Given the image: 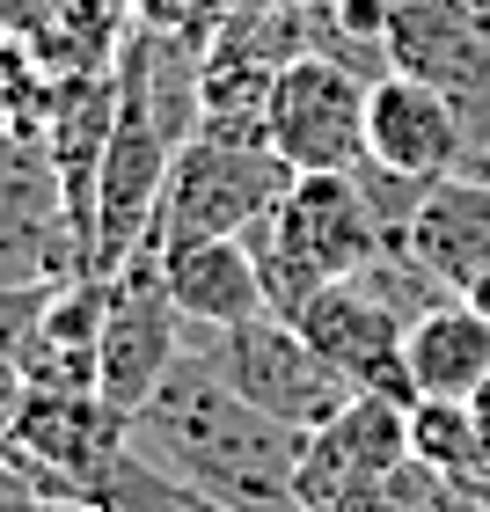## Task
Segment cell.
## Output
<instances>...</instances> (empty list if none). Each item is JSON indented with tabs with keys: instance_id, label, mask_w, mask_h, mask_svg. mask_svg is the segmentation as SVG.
<instances>
[{
	"instance_id": "obj_14",
	"label": "cell",
	"mask_w": 490,
	"mask_h": 512,
	"mask_svg": "<svg viewBox=\"0 0 490 512\" xmlns=\"http://www.w3.org/2000/svg\"><path fill=\"white\" fill-rule=\"evenodd\" d=\"M410 454L439 476H469L483 454V432H476V410L469 403H447V395H417L410 403Z\"/></svg>"
},
{
	"instance_id": "obj_4",
	"label": "cell",
	"mask_w": 490,
	"mask_h": 512,
	"mask_svg": "<svg viewBox=\"0 0 490 512\" xmlns=\"http://www.w3.org/2000/svg\"><path fill=\"white\" fill-rule=\"evenodd\" d=\"M191 352L213 359L227 374V388L249 395L264 417H278V425H293V432L330 425V417L359 395L308 337H300L293 315H256V322H235V330H198Z\"/></svg>"
},
{
	"instance_id": "obj_5",
	"label": "cell",
	"mask_w": 490,
	"mask_h": 512,
	"mask_svg": "<svg viewBox=\"0 0 490 512\" xmlns=\"http://www.w3.org/2000/svg\"><path fill=\"white\" fill-rule=\"evenodd\" d=\"M366 96L373 81L330 52H300L278 66L264 96V139L293 176H330L366 161Z\"/></svg>"
},
{
	"instance_id": "obj_1",
	"label": "cell",
	"mask_w": 490,
	"mask_h": 512,
	"mask_svg": "<svg viewBox=\"0 0 490 512\" xmlns=\"http://www.w3.org/2000/svg\"><path fill=\"white\" fill-rule=\"evenodd\" d=\"M125 439L227 512H300L293 505V469H300L308 432L264 417L198 352H183L161 374V388L125 417Z\"/></svg>"
},
{
	"instance_id": "obj_3",
	"label": "cell",
	"mask_w": 490,
	"mask_h": 512,
	"mask_svg": "<svg viewBox=\"0 0 490 512\" xmlns=\"http://www.w3.org/2000/svg\"><path fill=\"white\" fill-rule=\"evenodd\" d=\"M249 256L264 271V293L278 315H293L315 286H337V278H359L373 256H381V227H373L359 176L330 169V176H293V191L278 198L271 220L249 227Z\"/></svg>"
},
{
	"instance_id": "obj_7",
	"label": "cell",
	"mask_w": 490,
	"mask_h": 512,
	"mask_svg": "<svg viewBox=\"0 0 490 512\" xmlns=\"http://www.w3.org/2000/svg\"><path fill=\"white\" fill-rule=\"evenodd\" d=\"M88 271L44 132H0V286H52Z\"/></svg>"
},
{
	"instance_id": "obj_17",
	"label": "cell",
	"mask_w": 490,
	"mask_h": 512,
	"mask_svg": "<svg viewBox=\"0 0 490 512\" xmlns=\"http://www.w3.org/2000/svg\"><path fill=\"white\" fill-rule=\"evenodd\" d=\"M15 403H22V374H8V366H0V432H8Z\"/></svg>"
},
{
	"instance_id": "obj_12",
	"label": "cell",
	"mask_w": 490,
	"mask_h": 512,
	"mask_svg": "<svg viewBox=\"0 0 490 512\" xmlns=\"http://www.w3.org/2000/svg\"><path fill=\"white\" fill-rule=\"evenodd\" d=\"M403 249L447 293H476L490 278V176H469V169L439 176L425 191V205H417Z\"/></svg>"
},
{
	"instance_id": "obj_18",
	"label": "cell",
	"mask_w": 490,
	"mask_h": 512,
	"mask_svg": "<svg viewBox=\"0 0 490 512\" xmlns=\"http://www.w3.org/2000/svg\"><path fill=\"white\" fill-rule=\"evenodd\" d=\"M469 410H476V432H483V454H490V381L469 395Z\"/></svg>"
},
{
	"instance_id": "obj_19",
	"label": "cell",
	"mask_w": 490,
	"mask_h": 512,
	"mask_svg": "<svg viewBox=\"0 0 490 512\" xmlns=\"http://www.w3.org/2000/svg\"><path fill=\"white\" fill-rule=\"evenodd\" d=\"M469 300H476V308H483V315H490V278H483V286H476V293H469Z\"/></svg>"
},
{
	"instance_id": "obj_15",
	"label": "cell",
	"mask_w": 490,
	"mask_h": 512,
	"mask_svg": "<svg viewBox=\"0 0 490 512\" xmlns=\"http://www.w3.org/2000/svg\"><path fill=\"white\" fill-rule=\"evenodd\" d=\"M52 66H44L30 44H22L15 30H0V132H15V125H44V103H52Z\"/></svg>"
},
{
	"instance_id": "obj_2",
	"label": "cell",
	"mask_w": 490,
	"mask_h": 512,
	"mask_svg": "<svg viewBox=\"0 0 490 512\" xmlns=\"http://www.w3.org/2000/svg\"><path fill=\"white\" fill-rule=\"evenodd\" d=\"M286 191H293V169L264 139V118H205L169 161L154 249L205 242V235H249L256 220L278 213Z\"/></svg>"
},
{
	"instance_id": "obj_9",
	"label": "cell",
	"mask_w": 490,
	"mask_h": 512,
	"mask_svg": "<svg viewBox=\"0 0 490 512\" xmlns=\"http://www.w3.org/2000/svg\"><path fill=\"white\" fill-rule=\"evenodd\" d=\"M293 322H300V337H308L352 388H366V395H395V403H417L410 366H403V315H388L381 300L359 286V278L315 286V293L293 308Z\"/></svg>"
},
{
	"instance_id": "obj_8",
	"label": "cell",
	"mask_w": 490,
	"mask_h": 512,
	"mask_svg": "<svg viewBox=\"0 0 490 512\" xmlns=\"http://www.w3.org/2000/svg\"><path fill=\"white\" fill-rule=\"evenodd\" d=\"M183 352H191V330H183V315L169 300L161 256L147 249V256H132L125 271H110V308H103V344H96V395L118 417H132Z\"/></svg>"
},
{
	"instance_id": "obj_11",
	"label": "cell",
	"mask_w": 490,
	"mask_h": 512,
	"mask_svg": "<svg viewBox=\"0 0 490 512\" xmlns=\"http://www.w3.org/2000/svg\"><path fill=\"white\" fill-rule=\"evenodd\" d=\"M161 256V278H169V300L183 315V330H235V322L256 315H278L271 293H264V271L242 235H205V242H169L154 249Z\"/></svg>"
},
{
	"instance_id": "obj_6",
	"label": "cell",
	"mask_w": 490,
	"mask_h": 512,
	"mask_svg": "<svg viewBox=\"0 0 490 512\" xmlns=\"http://www.w3.org/2000/svg\"><path fill=\"white\" fill-rule=\"evenodd\" d=\"M403 461H410V403L359 388L330 425L308 432L300 469H293V505L300 512H366Z\"/></svg>"
},
{
	"instance_id": "obj_16",
	"label": "cell",
	"mask_w": 490,
	"mask_h": 512,
	"mask_svg": "<svg viewBox=\"0 0 490 512\" xmlns=\"http://www.w3.org/2000/svg\"><path fill=\"white\" fill-rule=\"evenodd\" d=\"M0 512H52V498L30 483V469H22L8 447H0Z\"/></svg>"
},
{
	"instance_id": "obj_13",
	"label": "cell",
	"mask_w": 490,
	"mask_h": 512,
	"mask_svg": "<svg viewBox=\"0 0 490 512\" xmlns=\"http://www.w3.org/2000/svg\"><path fill=\"white\" fill-rule=\"evenodd\" d=\"M403 366L417 395H447V403H469L490 381V315L469 293H447L439 308H425L403 330Z\"/></svg>"
},
{
	"instance_id": "obj_10",
	"label": "cell",
	"mask_w": 490,
	"mask_h": 512,
	"mask_svg": "<svg viewBox=\"0 0 490 512\" xmlns=\"http://www.w3.org/2000/svg\"><path fill=\"white\" fill-rule=\"evenodd\" d=\"M469 139H476V125L447 88H432L417 74H381L373 81V96H366V154L373 161L439 183V176H454L461 161H469Z\"/></svg>"
}]
</instances>
